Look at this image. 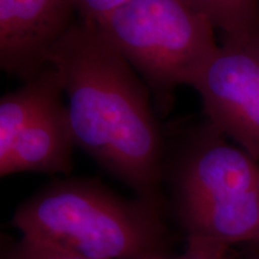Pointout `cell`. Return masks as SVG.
<instances>
[{"label": "cell", "mask_w": 259, "mask_h": 259, "mask_svg": "<svg viewBox=\"0 0 259 259\" xmlns=\"http://www.w3.org/2000/svg\"><path fill=\"white\" fill-rule=\"evenodd\" d=\"M255 259H259V257H258V258H255Z\"/></svg>", "instance_id": "cell-14"}, {"label": "cell", "mask_w": 259, "mask_h": 259, "mask_svg": "<svg viewBox=\"0 0 259 259\" xmlns=\"http://www.w3.org/2000/svg\"><path fill=\"white\" fill-rule=\"evenodd\" d=\"M226 41L259 47V0H189Z\"/></svg>", "instance_id": "cell-9"}, {"label": "cell", "mask_w": 259, "mask_h": 259, "mask_svg": "<svg viewBox=\"0 0 259 259\" xmlns=\"http://www.w3.org/2000/svg\"><path fill=\"white\" fill-rule=\"evenodd\" d=\"M139 259H181V258L180 257H178V258L167 257V255L160 253L158 251H155V252H150V253L143 255V257H141Z\"/></svg>", "instance_id": "cell-13"}, {"label": "cell", "mask_w": 259, "mask_h": 259, "mask_svg": "<svg viewBox=\"0 0 259 259\" xmlns=\"http://www.w3.org/2000/svg\"><path fill=\"white\" fill-rule=\"evenodd\" d=\"M189 234L223 245L259 241V161L208 124L191 139L176 177Z\"/></svg>", "instance_id": "cell-4"}, {"label": "cell", "mask_w": 259, "mask_h": 259, "mask_svg": "<svg viewBox=\"0 0 259 259\" xmlns=\"http://www.w3.org/2000/svg\"><path fill=\"white\" fill-rule=\"evenodd\" d=\"M23 238L85 259H139L158 251L162 227L153 202L118 197L99 183L61 180L16 210Z\"/></svg>", "instance_id": "cell-2"}, {"label": "cell", "mask_w": 259, "mask_h": 259, "mask_svg": "<svg viewBox=\"0 0 259 259\" xmlns=\"http://www.w3.org/2000/svg\"><path fill=\"white\" fill-rule=\"evenodd\" d=\"M190 85L209 124L259 161V47L223 40Z\"/></svg>", "instance_id": "cell-5"}, {"label": "cell", "mask_w": 259, "mask_h": 259, "mask_svg": "<svg viewBox=\"0 0 259 259\" xmlns=\"http://www.w3.org/2000/svg\"><path fill=\"white\" fill-rule=\"evenodd\" d=\"M76 147L67 106L61 99L35 116L0 156V176L34 171L69 173Z\"/></svg>", "instance_id": "cell-7"}, {"label": "cell", "mask_w": 259, "mask_h": 259, "mask_svg": "<svg viewBox=\"0 0 259 259\" xmlns=\"http://www.w3.org/2000/svg\"><path fill=\"white\" fill-rule=\"evenodd\" d=\"M63 85L51 65L0 100V156L35 116L61 99Z\"/></svg>", "instance_id": "cell-8"}, {"label": "cell", "mask_w": 259, "mask_h": 259, "mask_svg": "<svg viewBox=\"0 0 259 259\" xmlns=\"http://www.w3.org/2000/svg\"><path fill=\"white\" fill-rule=\"evenodd\" d=\"M128 0H74L78 18L88 23H97Z\"/></svg>", "instance_id": "cell-12"}, {"label": "cell", "mask_w": 259, "mask_h": 259, "mask_svg": "<svg viewBox=\"0 0 259 259\" xmlns=\"http://www.w3.org/2000/svg\"><path fill=\"white\" fill-rule=\"evenodd\" d=\"M74 0H0V66L29 80L76 21Z\"/></svg>", "instance_id": "cell-6"}, {"label": "cell", "mask_w": 259, "mask_h": 259, "mask_svg": "<svg viewBox=\"0 0 259 259\" xmlns=\"http://www.w3.org/2000/svg\"><path fill=\"white\" fill-rule=\"evenodd\" d=\"M6 259H85L58 246L46 244L28 238L16 246L12 253Z\"/></svg>", "instance_id": "cell-10"}, {"label": "cell", "mask_w": 259, "mask_h": 259, "mask_svg": "<svg viewBox=\"0 0 259 259\" xmlns=\"http://www.w3.org/2000/svg\"><path fill=\"white\" fill-rule=\"evenodd\" d=\"M94 25L141 73L163 113L219 46L213 24L189 0H128Z\"/></svg>", "instance_id": "cell-3"}, {"label": "cell", "mask_w": 259, "mask_h": 259, "mask_svg": "<svg viewBox=\"0 0 259 259\" xmlns=\"http://www.w3.org/2000/svg\"><path fill=\"white\" fill-rule=\"evenodd\" d=\"M76 147L151 200L162 178V136L150 92L93 23L77 18L51 51Z\"/></svg>", "instance_id": "cell-1"}, {"label": "cell", "mask_w": 259, "mask_h": 259, "mask_svg": "<svg viewBox=\"0 0 259 259\" xmlns=\"http://www.w3.org/2000/svg\"><path fill=\"white\" fill-rule=\"evenodd\" d=\"M228 246L197 234H189L186 250L181 259H227Z\"/></svg>", "instance_id": "cell-11"}]
</instances>
